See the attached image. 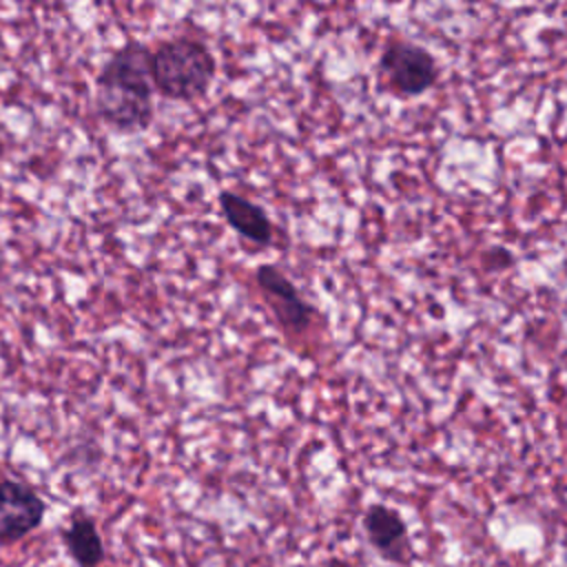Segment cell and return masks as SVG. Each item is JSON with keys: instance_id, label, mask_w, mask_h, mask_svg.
I'll list each match as a JSON object with an SVG mask.
<instances>
[{"instance_id": "5b68a950", "label": "cell", "mask_w": 567, "mask_h": 567, "mask_svg": "<svg viewBox=\"0 0 567 567\" xmlns=\"http://www.w3.org/2000/svg\"><path fill=\"white\" fill-rule=\"evenodd\" d=\"M47 503L27 483L4 478L0 487V543H16L42 525Z\"/></svg>"}, {"instance_id": "3957f363", "label": "cell", "mask_w": 567, "mask_h": 567, "mask_svg": "<svg viewBox=\"0 0 567 567\" xmlns=\"http://www.w3.org/2000/svg\"><path fill=\"white\" fill-rule=\"evenodd\" d=\"M255 284L286 334H303L312 326L315 308L299 295L297 286L277 264L257 266Z\"/></svg>"}, {"instance_id": "52a82bcc", "label": "cell", "mask_w": 567, "mask_h": 567, "mask_svg": "<svg viewBox=\"0 0 567 567\" xmlns=\"http://www.w3.org/2000/svg\"><path fill=\"white\" fill-rule=\"evenodd\" d=\"M62 543L78 567H100L106 558L104 540L95 520L82 509L75 512L69 525L62 529Z\"/></svg>"}, {"instance_id": "277c9868", "label": "cell", "mask_w": 567, "mask_h": 567, "mask_svg": "<svg viewBox=\"0 0 567 567\" xmlns=\"http://www.w3.org/2000/svg\"><path fill=\"white\" fill-rule=\"evenodd\" d=\"M381 73L403 95L425 93L439 75L432 53L405 40H392L381 53Z\"/></svg>"}, {"instance_id": "ba28073f", "label": "cell", "mask_w": 567, "mask_h": 567, "mask_svg": "<svg viewBox=\"0 0 567 567\" xmlns=\"http://www.w3.org/2000/svg\"><path fill=\"white\" fill-rule=\"evenodd\" d=\"M363 529L368 540L385 556L401 554L405 540V523L394 509L385 505H370L363 514Z\"/></svg>"}, {"instance_id": "7a4b0ae2", "label": "cell", "mask_w": 567, "mask_h": 567, "mask_svg": "<svg viewBox=\"0 0 567 567\" xmlns=\"http://www.w3.org/2000/svg\"><path fill=\"white\" fill-rule=\"evenodd\" d=\"M217 75V62L208 44L197 38L177 35L153 51L155 93L175 102L204 97Z\"/></svg>"}, {"instance_id": "8992f818", "label": "cell", "mask_w": 567, "mask_h": 567, "mask_svg": "<svg viewBox=\"0 0 567 567\" xmlns=\"http://www.w3.org/2000/svg\"><path fill=\"white\" fill-rule=\"evenodd\" d=\"M219 210L226 219V224L246 241L255 246H270L272 244V221L266 215V210L255 204L252 199L235 193V190H221L219 197Z\"/></svg>"}, {"instance_id": "6da1fadb", "label": "cell", "mask_w": 567, "mask_h": 567, "mask_svg": "<svg viewBox=\"0 0 567 567\" xmlns=\"http://www.w3.org/2000/svg\"><path fill=\"white\" fill-rule=\"evenodd\" d=\"M153 93V51L131 40L95 75V113L120 133L146 131L155 117Z\"/></svg>"}, {"instance_id": "9c48e42d", "label": "cell", "mask_w": 567, "mask_h": 567, "mask_svg": "<svg viewBox=\"0 0 567 567\" xmlns=\"http://www.w3.org/2000/svg\"><path fill=\"white\" fill-rule=\"evenodd\" d=\"M2 481H4V478H2V476H0V487H2Z\"/></svg>"}]
</instances>
